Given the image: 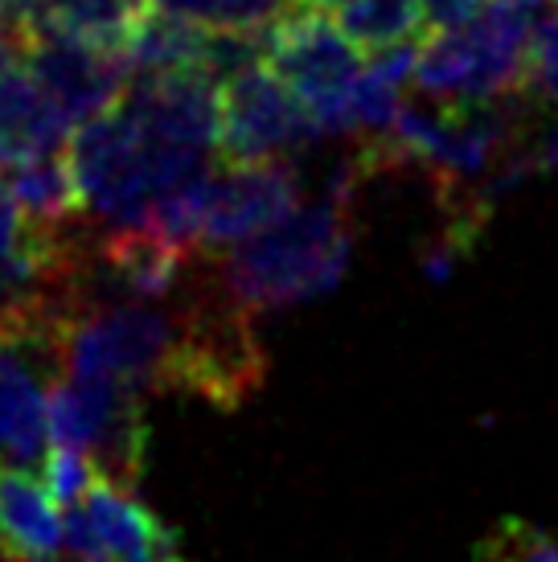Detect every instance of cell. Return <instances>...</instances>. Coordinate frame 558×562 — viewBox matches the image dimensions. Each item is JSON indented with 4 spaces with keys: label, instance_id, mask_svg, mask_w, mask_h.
Here are the masks:
<instances>
[{
    "label": "cell",
    "instance_id": "cell-1",
    "mask_svg": "<svg viewBox=\"0 0 558 562\" xmlns=\"http://www.w3.org/2000/svg\"><path fill=\"white\" fill-rule=\"evenodd\" d=\"M345 198H321L316 205L292 210L271 231L217 250L214 271L250 313H276L292 304L321 300L342 283L354 255V218Z\"/></svg>",
    "mask_w": 558,
    "mask_h": 562
},
{
    "label": "cell",
    "instance_id": "cell-2",
    "mask_svg": "<svg viewBox=\"0 0 558 562\" xmlns=\"http://www.w3.org/2000/svg\"><path fill=\"white\" fill-rule=\"evenodd\" d=\"M181 313V345L169 391H186L217 411H238L267 382V349L250 308L217 280L214 263L186 267L172 292Z\"/></svg>",
    "mask_w": 558,
    "mask_h": 562
},
{
    "label": "cell",
    "instance_id": "cell-3",
    "mask_svg": "<svg viewBox=\"0 0 558 562\" xmlns=\"http://www.w3.org/2000/svg\"><path fill=\"white\" fill-rule=\"evenodd\" d=\"M181 345L177 304H99L66 328V374H99L136 391H169Z\"/></svg>",
    "mask_w": 558,
    "mask_h": 562
},
{
    "label": "cell",
    "instance_id": "cell-4",
    "mask_svg": "<svg viewBox=\"0 0 558 562\" xmlns=\"http://www.w3.org/2000/svg\"><path fill=\"white\" fill-rule=\"evenodd\" d=\"M70 169L82 189V205L108 226H148L156 202L148 144L124 103L82 120L70 136Z\"/></svg>",
    "mask_w": 558,
    "mask_h": 562
},
{
    "label": "cell",
    "instance_id": "cell-5",
    "mask_svg": "<svg viewBox=\"0 0 558 562\" xmlns=\"http://www.w3.org/2000/svg\"><path fill=\"white\" fill-rule=\"evenodd\" d=\"M217 99H222V140H217L222 160L292 157L325 136L309 103L264 66L226 79Z\"/></svg>",
    "mask_w": 558,
    "mask_h": 562
},
{
    "label": "cell",
    "instance_id": "cell-6",
    "mask_svg": "<svg viewBox=\"0 0 558 562\" xmlns=\"http://www.w3.org/2000/svg\"><path fill=\"white\" fill-rule=\"evenodd\" d=\"M361 54L366 49L316 9H288L279 21H271L267 33V70L283 87H292L312 115L328 111L354 91Z\"/></svg>",
    "mask_w": 558,
    "mask_h": 562
},
{
    "label": "cell",
    "instance_id": "cell-7",
    "mask_svg": "<svg viewBox=\"0 0 558 562\" xmlns=\"http://www.w3.org/2000/svg\"><path fill=\"white\" fill-rule=\"evenodd\" d=\"M21 63L33 70V79L42 82L70 120H91L99 111L115 108L132 87V63L120 49H103L82 42L75 33L37 25L21 33Z\"/></svg>",
    "mask_w": 558,
    "mask_h": 562
},
{
    "label": "cell",
    "instance_id": "cell-8",
    "mask_svg": "<svg viewBox=\"0 0 558 562\" xmlns=\"http://www.w3.org/2000/svg\"><path fill=\"white\" fill-rule=\"evenodd\" d=\"M295 202H300V181L283 157L226 160L217 172H210L202 247L217 255L264 235L292 214Z\"/></svg>",
    "mask_w": 558,
    "mask_h": 562
},
{
    "label": "cell",
    "instance_id": "cell-9",
    "mask_svg": "<svg viewBox=\"0 0 558 562\" xmlns=\"http://www.w3.org/2000/svg\"><path fill=\"white\" fill-rule=\"evenodd\" d=\"M217 94H222V82L210 79L198 66H189V70L140 75V82L127 87L120 103L148 140L217 153V140H222V99Z\"/></svg>",
    "mask_w": 558,
    "mask_h": 562
},
{
    "label": "cell",
    "instance_id": "cell-10",
    "mask_svg": "<svg viewBox=\"0 0 558 562\" xmlns=\"http://www.w3.org/2000/svg\"><path fill=\"white\" fill-rule=\"evenodd\" d=\"M66 378L75 382L78 398L87 406V419H91V460L108 481L132 488L148 460V419H144L140 391L99 374Z\"/></svg>",
    "mask_w": 558,
    "mask_h": 562
},
{
    "label": "cell",
    "instance_id": "cell-11",
    "mask_svg": "<svg viewBox=\"0 0 558 562\" xmlns=\"http://www.w3.org/2000/svg\"><path fill=\"white\" fill-rule=\"evenodd\" d=\"M70 115L54 94L33 79V70L9 66L0 75V169L63 153L70 140Z\"/></svg>",
    "mask_w": 558,
    "mask_h": 562
},
{
    "label": "cell",
    "instance_id": "cell-12",
    "mask_svg": "<svg viewBox=\"0 0 558 562\" xmlns=\"http://www.w3.org/2000/svg\"><path fill=\"white\" fill-rule=\"evenodd\" d=\"M58 501L25 464L0 460V550L16 562H54L63 550Z\"/></svg>",
    "mask_w": 558,
    "mask_h": 562
},
{
    "label": "cell",
    "instance_id": "cell-13",
    "mask_svg": "<svg viewBox=\"0 0 558 562\" xmlns=\"http://www.w3.org/2000/svg\"><path fill=\"white\" fill-rule=\"evenodd\" d=\"M94 521V533L103 542V554L115 562H165L177 554V533L160 517L140 505L124 484L108 481L103 472L94 476L91 493L82 497Z\"/></svg>",
    "mask_w": 558,
    "mask_h": 562
},
{
    "label": "cell",
    "instance_id": "cell-14",
    "mask_svg": "<svg viewBox=\"0 0 558 562\" xmlns=\"http://www.w3.org/2000/svg\"><path fill=\"white\" fill-rule=\"evenodd\" d=\"M205 37L210 30L189 21V16H177L169 9H148V13L136 21V30L127 33L124 42V58L132 63L136 75H160V70H189L198 66L202 70V54H205Z\"/></svg>",
    "mask_w": 558,
    "mask_h": 562
},
{
    "label": "cell",
    "instance_id": "cell-15",
    "mask_svg": "<svg viewBox=\"0 0 558 562\" xmlns=\"http://www.w3.org/2000/svg\"><path fill=\"white\" fill-rule=\"evenodd\" d=\"M9 177L16 205L37 222H75L82 210V189L78 177L70 169V160H63V153H49V157L25 160L13 169H0Z\"/></svg>",
    "mask_w": 558,
    "mask_h": 562
},
{
    "label": "cell",
    "instance_id": "cell-16",
    "mask_svg": "<svg viewBox=\"0 0 558 562\" xmlns=\"http://www.w3.org/2000/svg\"><path fill=\"white\" fill-rule=\"evenodd\" d=\"M342 30L366 54L399 46L423 30V4L418 0H354L342 9Z\"/></svg>",
    "mask_w": 558,
    "mask_h": 562
},
{
    "label": "cell",
    "instance_id": "cell-17",
    "mask_svg": "<svg viewBox=\"0 0 558 562\" xmlns=\"http://www.w3.org/2000/svg\"><path fill=\"white\" fill-rule=\"evenodd\" d=\"M517 94L529 108L558 103V4L555 9H538V16H534L522 75H517Z\"/></svg>",
    "mask_w": 558,
    "mask_h": 562
},
{
    "label": "cell",
    "instance_id": "cell-18",
    "mask_svg": "<svg viewBox=\"0 0 558 562\" xmlns=\"http://www.w3.org/2000/svg\"><path fill=\"white\" fill-rule=\"evenodd\" d=\"M156 4L198 21L205 30H259L288 13L292 0H156Z\"/></svg>",
    "mask_w": 558,
    "mask_h": 562
},
{
    "label": "cell",
    "instance_id": "cell-19",
    "mask_svg": "<svg viewBox=\"0 0 558 562\" xmlns=\"http://www.w3.org/2000/svg\"><path fill=\"white\" fill-rule=\"evenodd\" d=\"M477 559L481 562H558V542L534 521L522 517H501L493 530L477 542Z\"/></svg>",
    "mask_w": 558,
    "mask_h": 562
},
{
    "label": "cell",
    "instance_id": "cell-20",
    "mask_svg": "<svg viewBox=\"0 0 558 562\" xmlns=\"http://www.w3.org/2000/svg\"><path fill=\"white\" fill-rule=\"evenodd\" d=\"M42 469H46V488L54 493L58 505H78L91 493L94 476H99V464L91 456L78 452V448H58V443H49Z\"/></svg>",
    "mask_w": 558,
    "mask_h": 562
},
{
    "label": "cell",
    "instance_id": "cell-21",
    "mask_svg": "<svg viewBox=\"0 0 558 562\" xmlns=\"http://www.w3.org/2000/svg\"><path fill=\"white\" fill-rule=\"evenodd\" d=\"M423 4V33H448L468 25L472 16L481 13V0H418Z\"/></svg>",
    "mask_w": 558,
    "mask_h": 562
},
{
    "label": "cell",
    "instance_id": "cell-22",
    "mask_svg": "<svg viewBox=\"0 0 558 562\" xmlns=\"http://www.w3.org/2000/svg\"><path fill=\"white\" fill-rule=\"evenodd\" d=\"M534 160H538V169H546V172L558 169V127H550L543 140H538V148H534Z\"/></svg>",
    "mask_w": 558,
    "mask_h": 562
},
{
    "label": "cell",
    "instance_id": "cell-23",
    "mask_svg": "<svg viewBox=\"0 0 558 562\" xmlns=\"http://www.w3.org/2000/svg\"><path fill=\"white\" fill-rule=\"evenodd\" d=\"M300 9H316V13H342L345 4H354V0H292Z\"/></svg>",
    "mask_w": 558,
    "mask_h": 562
},
{
    "label": "cell",
    "instance_id": "cell-24",
    "mask_svg": "<svg viewBox=\"0 0 558 562\" xmlns=\"http://www.w3.org/2000/svg\"><path fill=\"white\" fill-rule=\"evenodd\" d=\"M0 562H16V559H9V554H4V550H0Z\"/></svg>",
    "mask_w": 558,
    "mask_h": 562
},
{
    "label": "cell",
    "instance_id": "cell-25",
    "mask_svg": "<svg viewBox=\"0 0 558 562\" xmlns=\"http://www.w3.org/2000/svg\"><path fill=\"white\" fill-rule=\"evenodd\" d=\"M165 562H186V559H177V554H172V559H165Z\"/></svg>",
    "mask_w": 558,
    "mask_h": 562
},
{
    "label": "cell",
    "instance_id": "cell-26",
    "mask_svg": "<svg viewBox=\"0 0 558 562\" xmlns=\"http://www.w3.org/2000/svg\"><path fill=\"white\" fill-rule=\"evenodd\" d=\"M91 562H108V559H91Z\"/></svg>",
    "mask_w": 558,
    "mask_h": 562
}]
</instances>
